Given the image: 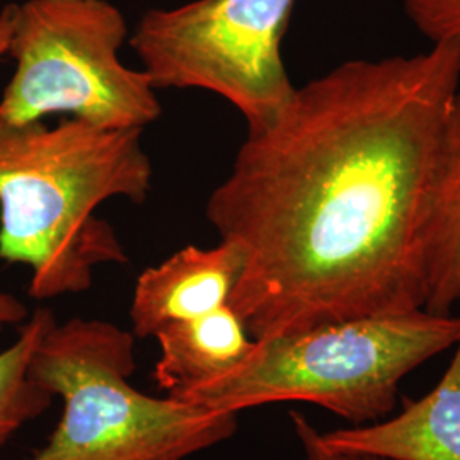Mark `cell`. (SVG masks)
Returning <instances> with one entry per match:
<instances>
[{
  "mask_svg": "<svg viewBox=\"0 0 460 460\" xmlns=\"http://www.w3.org/2000/svg\"><path fill=\"white\" fill-rule=\"evenodd\" d=\"M460 38L346 60L247 128L207 203L243 256L229 305L254 340L425 309L428 212Z\"/></svg>",
  "mask_w": 460,
  "mask_h": 460,
  "instance_id": "cell-1",
  "label": "cell"
},
{
  "mask_svg": "<svg viewBox=\"0 0 460 460\" xmlns=\"http://www.w3.org/2000/svg\"><path fill=\"white\" fill-rule=\"evenodd\" d=\"M142 133L75 118L55 127L0 119V260L31 270L36 300L87 292L101 264L128 261L96 210L113 198L147 199Z\"/></svg>",
  "mask_w": 460,
  "mask_h": 460,
  "instance_id": "cell-2",
  "label": "cell"
},
{
  "mask_svg": "<svg viewBox=\"0 0 460 460\" xmlns=\"http://www.w3.org/2000/svg\"><path fill=\"white\" fill-rule=\"evenodd\" d=\"M459 340L460 313L418 309L331 323L256 340L243 362L174 397L237 414L307 402L368 425L394 411L402 378Z\"/></svg>",
  "mask_w": 460,
  "mask_h": 460,
  "instance_id": "cell-3",
  "label": "cell"
},
{
  "mask_svg": "<svg viewBox=\"0 0 460 460\" xmlns=\"http://www.w3.org/2000/svg\"><path fill=\"white\" fill-rule=\"evenodd\" d=\"M135 340L101 319L49 326L30 376L62 397L64 412L49 442L26 460H186L234 437L237 412L133 387Z\"/></svg>",
  "mask_w": 460,
  "mask_h": 460,
  "instance_id": "cell-4",
  "label": "cell"
},
{
  "mask_svg": "<svg viewBox=\"0 0 460 460\" xmlns=\"http://www.w3.org/2000/svg\"><path fill=\"white\" fill-rule=\"evenodd\" d=\"M127 21L108 0H28L16 7L14 72L0 96L13 125L68 115L104 128H142L163 115L146 70L125 66Z\"/></svg>",
  "mask_w": 460,
  "mask_h": 460,
  "instance_id": "cell-5",
  "label": "cell"
},
{
  "mask_svg": "<svg viewBox=\"0 0 460 460\" xmlns=\"http://www.w3.org/2000/svg\"><path fill=\"white\" fill-rule=\"evenodd\" d=\"M296 0H195L150 9L132 38L157 89H201L226 99L254 128L292 96L281 55Z\"/></svg>",
  "mask_w": 460,
  "mask_h": 460,
  "instance_id": "cell-6",
  "label": "cell"
},
{
  "mask_svg": "<svg viewBox=\"0 0 460 460\" xmlns=\"http://www.w3.org/2000/svg\"><path fill=\"white\" fill-rule=\"evenodd\" d=\"M243 256L220 241L217 246H186L140 273L130 319L135 338H154L159 329L212 313L229 304Z\"/></svg>",
  "mask_w": 460,
  "mask_h": 460,
  "instance_id": "cell-7",
  "label": "cell"
},
{
  "mask_svg": "<svg viewBox=\"0 0 460 460\" xmlns=\"http://www.w3.org/2000/svg\"><path fill=\"white\" fill-rule=\"evenodd\" d=\"M460 305V302H459ZM438 384L393 418L321 431L331 450L385 460H460V340Z\"/></svg>",
  "mask_w": 460,
  "mask_h": 460,
  "instance_id": "cell-8",
  "label": "cell"
},
{
  "mask_svg": "<svg viewBox=\"0 0 460 460\" xmlns=\"http://www.w3.org/2000/svg\"><path fill=\"white\" fill-rule=\"evenodd\" d=\"M154 338L161 348L154 378L169 395L181 394L226 374L243 362L256 343L229 304L195 319L167 324Z\"/></svg>",
  "mask_w": 460,
  "mask_h": 460,
  "instance_id": "cell-9",
  "label": "cell"
},
{
  "mask_svg": "<svg viewBox=\"0 0 460 460\" xmlns=\"http://www.w3.org/2000/svg\"><path fill=\"white\" fill-rule=\"evenodd\" d=\"M425 243V309L452 314L460 302V93L445 123Z\"/></svg>",
  "mask_w": 460,
  "mask_h": 460,
  "instance_id": "cell-10",
  "label": "cell"
},
{
  "mask_svg": "<svg viewBox=\"0 0 460 460\" xmlns=\"http://www.w3.org/2000/svg\"><path fill=\"white\" fill-rule=\"evenodd\" d=\"M55 321L49 309L38 307L21 324L16 341L0 351V448L19 428L40 418L53 402V395L30 376V363L36 346Z\"/></svg>",
  "mask_w": 460,
  "mask_h": 460,
  "instance_id": "cell-11",
  "label": "cell"
},
{
  "mask_svg": "<svg viewBox=\"0 0 460 460\" xmlns=\"http://www.w3.org/2000/svg\"><path fill=\"white\" fill-rule=\"evenodd\" d=\"M402 7L429 43L460 38V0H402Z\"/></svg>",
  "mask_w": 460,
  "mask_h": 460,
  "instance_id": "cell-12",
  "label": "cell"
},
{
  "mask_svg": "<svg viewBox=\"0 0 460 460\" xmlns=\"http://www.w3.org/2000/svg\"><path fill=\"white\" fill-rule=\"evenodd\" d=\"M290 423L302 450V460H385L331 450L321 440V429L314 427L307 416L300 411H290Z\"/></svg>",
  "mask_w": 460,
  "mask_h": 460,
  "instance_id": "cell-13",
  "label": "cell"
},
{
  "mask_svg": "<svg viewBox=\"0 0 460 460\" xmlns=\"http://www.w3.org/2000/svg\"><path fill=\"white\" fill-rule=\"evenodd\" d=\"M30 317L28 307L13 294L0 292V334L4 329L21 326Z\"/></svg>",
  "mask_w": 460,
  "mask_h": 460,
  "instance_id": "cell-14",
  "label": "cell"
},
{
  "mask_svg": "<svg viewBox=\"0 0 460 460\" xmlns=\"http://www.w3.org/2000/svg\"><path fill=\"white\" fill-rule=\"evenodd\" d=\"M16 7L14 4H11L0 11V58L9 53V45H11L14 21H16Z\"/></svg>",
  "mask_w": 460,
  "mask_h": 460,
  "instance_id": "cell-15",
  "label": "cell"
}]
</instances>
